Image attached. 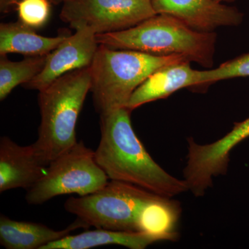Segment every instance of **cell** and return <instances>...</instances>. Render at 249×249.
<instances>
[{"label":"cell","mask_w":249,"mask_h":249,"mask_svg":"<svg viewBox=\"0 0 249 249\" xmlns=\"http://www.w3.org/2000/svg\"><path fill=\"white\" fill-rule=\"evenodd\" d=\"M216 37L214 32L193 30L166 14H156L124 30L96 35L100 45L111 49L160 56L183 55L205 67L213 64Z\"/></svg>","instance_id":"obj_2"},{"label":"cell","mask_w":249,"mask_h":249,"mask_svg":"<svg viewBox=\"0 0 249 249\" xmlns=\"http://www.w3.org/2000/svg\"><path fill=\"white\" fill-rule=\"evenodd\" d=\"M157 242L151 236L139 232L118 231L96 229L78 235H70L51 242L42 249H89L119 245L130 249H144Z\"/></svg>","instance_id":"obj_16"},{"label":"cell","mask_w":249,"mask_h":249,"mask_svg":"<svg viewBox=\"0 0 249 249\" xmlns=\"http://www.w3.org/2000/svg\"><path fill=\"white\" fill-rule=\"evenodd\" d=\"M49 163L34 144L22 146L9 137L0 139V193L35 185L47 171Z\"/></svg>","instance_id":"obj_11"},{"label":"cell","mask_w":249,"mask_h":249,"mask_svg":"<svg viewBox=\"0 0 249 249\" xmlns=\"http://www.w3.org/2000/svg\"><path fill=\"white\" fill-rule=\"evenodd\" d=\"M150 0H65L60 18L76 30L98 34L129 29L156 15Z\"/></svg>","instance_id":"obj_7"},{"label":"cell","mask_w":249,"mask_h":249,"mask_svg":"<svg viewBox=\"0 0 249 249\" xmlns=\"http://www.w3.org/2000/svg\"><path fill=\"white\" fill-rule=\"evenodd\" d=\"M130 113L123 107L101 116V140L95 157L108 178L165 197L189 191L184 179L167 173L145 150L134 132Z\"/></svg>","instance_id":"obj_1"},{"label":"cell","mask_w":249,"mask_h":249,"mask_svg":"<svg viewBox=\"0 0 249 249\" xmlns=\"http://www.w3.org/2000/svg\"><path fill=\"white\" fill-rule=\"evenodd\" d=\"M19 0H0V9L1 12L8 14L14 11L16 8V4ZM65 0H49L52 4L57 5L62 4Z\"/></svg>","instance_id":"obj_20"},{"label":"cell","mask_w":249,"mask_h":249,"mask_svg":"<svg viewBox=\"0 0 249 249\" xmlns=\"http://www.w3.org/2000/svg\"><path fill=\"white\" fill-rule=\"evenodd\" d=\"M67 36L46 37L22 22L0 24V55L19 53L26 56H40L50 53Z\"/></svg>","instance_id":"obj_15"},{"label":"cell","mask_w":249,"mask_h":249,"mask_svg":"<svg viewBox=\"0 0 249 249\" xmlns=\"http://www.w3.org/2000/svg\"><path fill=\"white\" fill-rule=\"evenodd\" d=\"M249 76V53L222 63L213 70L203 71L204 85L219 80Z\"/></svg>","instance_id":"obj_19"},{"label":"cell","mask_w":249,"mask_h":249,"mask_svg":"<svg viewBox=\"0 0 249 249\" xmlns=\"http://www.w3.org/2000/svg\"><path fill=\"white\" fill-rule=\"evenodd\" d=\"M216 1H219V2L224 3V1H232V0H216Z\"/></svg>","instance_id":"obj_21"},{"label":"cell","mask_w":249,"mask_h":249,"mask_svg":"<svg viewBox=\"0 0 249 249\" xmlns=\"http://www.w3.org/2000/svg\"><path fill=\"white\" fill-rule=\"evenodd\" d=\"M157 14L176 18L193 30L214 32L219 27L242 24L244 15L237 8L216 0H150Z\"/></svg>","instance_id":"obj_10"},{"label":"cell","mask_w":249,"mask_h":249,"mask_svg":"<svg viewBox=\"0 0 249 249\" xmlns=\"http://www.w3.org/2000/svg\"><path fill=\"white\" fill-rule=\"evenodd\" d=\"M89 227L76 218L63 230L56 231L38 223L14 220L0 216V244L6 249H42L51 242L71 235L77 229Z\"/></svg>","instance_id":"obj_13"},{"label":"cell","mask_w":249,"mask_h":249,"mask_svg":"<svg viewBox=\"0 0 249 249\" xmlns=\"http://www.w3.org/2000/svg\"><path fill=\"white\" fill-rule=\"evenodd\" d=\"M52 4L49 0H19L15 8L18 21L32 29H40L48 21Z\"/></svg>","instance_id":"obj_18"},{"label":"cell","mask_w":249,"mask_h":249,"mask_svg":"<svg viewBox=\"0 0 249 249\" xmlns=\"http://www.w3.org/2000/svg\"><path fill=\"white\" fill-rule=\"evenodd\" d=\"M47 55L45 67L34 79L24 85L27 89L40 91L69 72L89 67L99 44L96 34L89 27L76 29Z\"/></svg>","instance_id":"obj_9"},{"label":"cell","mask_w":249,"mask_h":249,"mask_svg":"<svg viewBox=\"0 0 249 249\" xmlns=\"http://www.w3.org/2000/svg\"><path fill=\"white\" fill-rule=\"evenodd\" d=\"M47 55L29 56L20 61H11L6 55L0 57V101L19 85L34 79L45 67Z\"/></svg>","instance_id":"obj_17"},{"label":"cell","mask_w":249,"mask_h":249,"mask_svg":"<svg viewBox=\"0 0 249 249\" xmlns=\"http://www.w3.org/2000/svg\"><path fill=\"white\" fill-rule=\"evenodd\" d=\"M157 196L130 183L110 180L95 193L69 198L64 208L89 227L139 232V214Z\"/></svg>","instance_id":"obj_5"},{"label":"cell","mask_w":249,"mask_h":249,"mask_svg":"<svg viewBox=\"0 0 249 249\" xmlns=\"http://www.w3.org/2000/svg\"><path fill=\"white\" fill-rule=\"evenodd\" d=\"M191 62L170 64L154 72L132 93L127 109L132 111L142 105L168 97L183 88L204 85L203 71L193 70Z\"/></svg>","instance_id":"obj_12"},{"label":"cell","mask_w":249,"mask_h":249,"mask_svg":"<svg viewBox=\"0 0 249 249\" xmlns=\"http://www.w3.org/2000/svg\"><path fill=\"white\" fill-rule=\"evenodd\" d=\"M181 214L180 203L171 198L157 196L142 208L138 219L139 232L157 242L178 240V222Z\"/></svg>","instance_id":"obj_14"},{"label":"cell","mask_w":249,"mask_h":249,"mask_svg":"<svg viewBox=\"0 0 249 249\" xmlns=\"http://www.w3.org/2000/svg\"><path fill=\"white\" fill-rule=\"evenodd\" d=\"M190 61L180 55H151L100 45L89 66L93 104L100 116L127 107L132 93L160 67ZM191 62V61H190Z\"/></svg>","instance_id":"obj_3"},{"label":"cell","mask_w":249,"mask_h":249,"mask_svg":"<svg viewBox=\"0 0 249 249\" xmlns=\"http://www.w3.org/2000/svg\"><path fill=\"white\" fill-rule=\"evenodd\" d=\"M91 89L89 67L69 72L39 91L37 151L49 163L76 143L77 121Z\"/></svg>","instance_id":"obj_4"},{"label":"cell","mask_w":249,"mask_h":249,"mask_svg":"<svg viewBox=\"0 0 249 249\" xmlns=\"http://www.w3.org/2000/svg\"><path fill=\"white\" fill-rule=\"evenodd\" d=\"M249 137V117L235 123L231 131L211 143L201 145L188 139L186 166L183 179L195 196H203L212 186L213 178L227 174L232 149Z\"/></svg>","instance_id":"obj_8"},{"label":"cell","mask_w":249,"mask_h":249,"mask_svg":"<svg viewBox=\"0 0 249 249\" xmlns=\"http://www.w3.org/2000/svg\"><path fill=\"white\" fill-rule=\"evenodd\" d=\"M109 179L98 164L95 151L77 142L50 162L45 175L27 190L26 201L40 205L62 195L87 196L103 188Z\"/></svg>","instance_id":"obj_6"}]
</instances>
